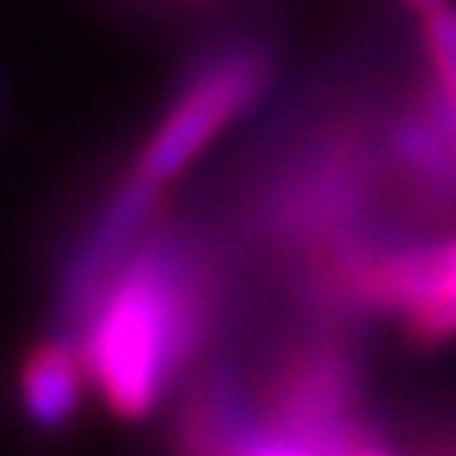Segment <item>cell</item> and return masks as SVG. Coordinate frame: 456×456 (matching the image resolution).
Listing matches in <instances>:
<instances>
[]
</instances>
